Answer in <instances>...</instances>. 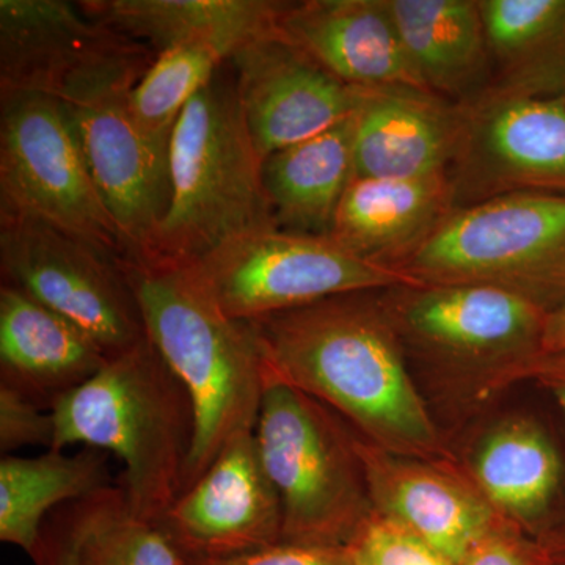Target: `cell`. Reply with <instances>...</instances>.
<instances>
[{
    "label": "cell",
    "instance_id": "6da1fadb",
    "mask_svg": "<svg viewBox=\"0 0 565 565\" xmlns=\"http://www.w3.org/2000/svg\"><path fill=\"white\" fill-rule=\"evenodd\" d=\"M381 292L338 294L250 322L264 377L315 397L377 448L456 462Z\"/></svg>",
    "mask_w": 565,
    "mask_h": 565
},
{
    "label": "cell",
    "instance_id": "7a4b0ae2",
    "mask_svg": "<svg viewBox=\"0 0 565 565\" xmlns=\"http://www.w3.org/2000/svg\"><path fill=\"white\" fill-rule=\"evenodd\" d=\"M120 263L147 337L191 393L195 438L185 490L234 437L255 433L266 388L262 349L252 323L230 318L191 264Z\"/></svg>",
    "mask_w": 565,
    "mask_h": 565
},
{
    "label": "cell",
    "instance_id": "3957f363",
    "mask_svg": "<svg viewBox=\"0 0 565 565\" xmlns=\"http://www.w3.org/2000/svg\"><path fill=\"white\" fill-rule=\"evenodd\" d=\"M51 414V449L82 445L117 456L125 465L120 486L134 514L158 525L184 487L195 408L150 338L109 356Z\"/></svg>",
    "mask_w": 565,
    "mask_h": 565
},
{
    "label": "cell",
    "instance_id": "277c9868",
    "mask_svg": "<svg viewBox=\"0 0 565 565\" xmlns=\"http://www.w3.org/2000/svg\"><path fill=\"white\" fill-rule=\"evenodd\" d=\"M222 68L174 126L169 204L141 262L196 263L232 237L274 225L263 158L248 131L233 74Z\"/></svg>",
    "mask_w": 565,
    "mask_h": 565
},
{
    "label": "cell",
    "instance_id": "5b68a950",
    "mask_svg": "<svg viewBox=\"0 0 565 565\" xmlns=\"http://www.w3.org/2000/svg\"><path fill=\"white\" fill-rule=\"evenodd\" d=\"M381 296L411 367L434 384L486 399L516 384L542 355L550 313L514 294L423 282Z\"/></svg>",
    "mask_w": 565,
    "mask_h": 565
},
{
    "label": "cell",
    "instance_id": "8992f818",
    "mask_svg": "<svg viewBox=\"0 0 565 565\" xmlns=\"http://www.w3.org/2000/svg\"><path fill=\"white\" fill-rule=\"evenodd\" d=\"M255 437L280 500L281 541L351 545L374 515L351 427L315 397L269 381Z\"/></svg>",
    "mask_w": 565,
    "mask_h": 565
},
{
    "label": "cell",
    "instance_id": "52a82bcc",
    "mask_svg": "<svg viewBox=\"0 0 565 565\" xmlns=\"http://www.w3.org/2000/svg\"><path fill=\"white\" fill-rule=\"evenodd\" d=\"M401 270L424 285L500 289L553 313L565 305V193L456 207Z\"/></svg>",
    "mask_w": 565,
    "mask_h": 565
},
{
    "label": "cell",
    "instance_id": "ba28073f",
    "mask_svg": "<svg viewBox=\"0 0 565 565\" xmlns=\"http://www.w3.org/2000/svg\"><path fill=\"white\" fill-rule=\"evenodd\" d=\"M156 54L131 41L73 77L57 96L70 111L129 258L147 255L169 204V173L137 129L131 93Z\"/></svg>",
    "mask_w": 565,
    "mask_h": 565
},
{
    "label": "cell",
    "instance_id": "9c48e42d",
    "mask_svg": "<svg viewBox=\"0 0 565 565\" xmlns=\"http://www.w3.org/2000/svg\"><path fill=\"white\" fill-rule=\"evenodd\" d=\"M0 212L40 218L128 259L63 103L40 93H0Z\"/></svg>",
    "mask_w": 565,
    "mask_h": 565
},
{
    "label": "cell",
    "instance_id": "30bf717a",
    "mask_svg": "<svg viewBox=\"0 0 565 565\" xmlns=\"http://www.w3.org/2000/svg\"><path fill=\"white\" fill-rule=\"evenodd\" d=\"M191 266L230 318L253 322L338 296L422 281L360 258L330 236L262 226L232 237Z\"/></svg>",
    "mask_w": 565,
    "mask_h": 565
},
{
    "label": "cell",
    "instance_id": "8fae6325",
    "mask_svg": "<svg viewBox=\"0 0 565 565\" xmlns=\"http://www.w3.org/2000/svg\"><path fill=\"white\" fill-rule=\"evenodd\" d=\"M2 282L57 311L117 355L147 338L120 259L28 215L0 212Z\"/></svg>",
    "mask_w": 565,
    "mask_h": 565
},
{
    "label": "cell",
    "instance_id": "7c38bea8",
    "mask_svg": "<svg viewBox=\"0 0 565 565\" xmlns=\"http://www.w3.org/2000/svg\"><path fill=\"white\" fill-rule=\"evenodd\" d=\"M460 106L462 134L448 169L455 210L508 193H565V96L490 87Z\"/></svg>",
    "mask_w": 565,
    "mask_h": 565
},
{
    "label": "cell",
    "instance_id": "4fadbf2b",
    "mask_svg": "<svg viewBox=\"0 0 565 565\" xmlns=\"http://www.w3.org/2000/svg\"><path fill=\"white\" fill-rule=\"evenodd\" d=\"M182 564L223 559L281 542L277 490L255 433L234 437L158 523Z\"/></svg>",
    "mask_w": 565,
    "mask_h": 565
},
{
    "label": "cell",
    "instance_id": "5bb4252c",
    "mask_svg": "<svg viewBox=\"0 0 565 565\" xmlns=\"http://www.w3.org/2000/svg\"><path fill=\"white\" fill-rule=\"evenodd\" d=\"M226 65L263 161L351 117L359 103L356 88L323 70L280 25L244 43Z\"/></svg>",
    "mask_w": 565,
    "mask_h": 565
},
{
    "label": "cell",
    "instance_id": "9a60e30c",
    "mask_svg": "<svg viewBox=\"0 0 565 565\" xmlns=\"http://www.w3.org/2000/svg\"><path fill=\"white\" fill-rule=\"evenodd\" d=\"M374 514L392 520L449 563L465 556L503 516L456 462L394 455L355 434Z\"/></svg>",
    "mask_w": 565,
    "mask_h": 565
},
{
    "label": "cell",
    "instance_id": "2e32d148",
    "mask_svg": "<svg viewBox=\"0 0 565 565\" xmlns=\"http://www.w3.org/2000/svg\"><path fill=\"white\" fill-rule=\"evenodd\" d=\"M280 28L292 43L349 87L429 92L405 52L388 0L288 2Z\"/></svg>",
    "mask_w": 565,
    "mask_h": 565
},
{
    "label": "cell",
    "instance_id": "e0dca14e",
    "mask_svg": "<svg viewBox=\"0 0 565 565\" xmlns=\"http://www.w3.org/2000/svg\"><path fill=\"white\" fill-rule=\"evenodd\" d=\"M356 90L353 178H418L448 172L462 134L460 104L418 88Z\"/></svg>",
    "mask_w": 565,
    "mask_h": 565
},
{
    "label": "cell",
    "instance_id": "ac0fdd59",
    "mask_svg": "<svg viewBox=\"0 0 565 565\" xmlns=\"http://www.w3.org/2000/svg\"><path fill=\"white\" fill-rule=\"evenodd\" d=\"M65 0H0V93L57 98L92 63L129 43Z\"/></svg>",
    "mask_w": 565,
    "mask_h": 565
},
{
    "label": "cell",
    "instance_id": "d6986e66",
    "mask_svg": "<svg viewBox=\"0 0 565 565\" xmlns=\"http://www.w3.org/2000/svg\"><path fill=\"white\" fill-rule=\"evenodd\" d=\"M102 345L28 294L0 286V385L51 412L106 364Z\"/></svg>",
    "mask_w": 565,
    "mask_h": 565
},
{
    "label": "cell",
    "instance_id": "ffe728a7",
    "mask_svg": "<svg viewBox=\"0 0 565 565\" xmlns=\"http://www.w3.org/2000/svg\"><path fill=\"white\" fill-rule=\"evenodd\" d=\"M452 210L448 172L353 178L329 236L366 262L401 269Z\"/></svg>",
    "mask_w": 565,
    "mask_h": 565
},
{
    "label": "cell",
    "instance_id": "44dd1931",
    "mask_svg": "<svg viewBox=\"0 0 565 565\" xmlns=\"http://www.w3.org/2000/svg\"><path fill=\"white\" fill-rule=\"evenodd\" d=\"M288 2L274 0H85L81 10L156 55L207 44L230 57L244 43L280 25Z\"/></svg>",
    "mask_w": 565,
    "mask_h": 565
},
{
    "label": "cell",
    "instance_id": "7402d4cb",
    "mask_svg": "<svg viewBox=\"0 0 565 565\" xmlns=\"http://www.w3.org/2000/svg\"><path fill=\"white\" fill-rule=\"evenodd\" d=\"M412 65L424 87L455 104L493 84L479 0H388Z\"/></svg>",
    "mask_w": 565,
    "mask_h": 565
},
{
    "label": "cell",
    "instance_id": "603a6c76",
    "mask_svg": "<svg viewBox=\"0 0 565 565\" xmlns=\"http://www.w3.org/2000/svg\"><path fill=\"white\" fill-rule=\"evenodd\" d=\"M352 115L264 159V192L277 228L329 236L353 180Z\"/></svg>",
    "mask_w": 565,
    "mask_h": 565
},
{
    "label": "cell",
    "instance_id": "cb8c5ba5",
    "mask_svg": "<svg viewBox=\"0 0 565 565\" xmlns=\"http://www.w3.org/2000/svg\"><path fill=\"white\" fill-rule=\"evenodd\" d=\"M497 90L565 96V0H479Z\"/></svg>",
    "mask_w": 565,
    "mask_h": 565
},
{
    "label": "cell",
    "instance_id": "d4e9b609",
    "mask_svg": "<svg viewBox=\"0 0 565 565\" xmlns=\"http://www.w3.org/2000/svg\"><path fill=\"white\" fill-rule=\"evenodd\" d=\"M114 486L103 449L84 446L76 455L47 449L36 457L0 460V541L35 555L47 514Z\"/></svg>",
    "mask_w": 565,
    "mask_h": 565
},
{
    "label": "cell",
    "instance_id": "484cf974",
    "mask_svg": "<svg viewBox=\"0 0 565 565\" xmlns=\"http://www.w3.org/2000/svg\"><path fill=\"white\" fill-rule=\"evenodd\" d=\"M467 473L494 511L522 530L541 520L555 500L561 462L539 424L509 416L479 440Z\"/></svg>",
    "mask_w": 565,
    "mask_h": 565
},
{
    "label": "cell",
    "instance_id": "4316f807",
    "mask_svg": "<svg viewBox=\"0 0 565 565\" xmlns=\"http://www.w3.org/2000/svg\"><path fill=\"white\" fill-rule=\"evenodd\" d=\"M228 55L207 44H189L156 55L131 93L137 129L169 173L174 126L189 102L218 73Z\"/></svg>",
    "mask_w": 565,
    "mask_h": 565
},
{
    "label": "cell",
    "instance_id": "83f0119b",
    "mask_svg": "<svg viewBox=\"0 0 565 565\" xmlns=\"http://www.w3.org/2000/svg\"><path fill=\"white\" fill-rule=\"evenodd\" d=\"M66 509L81 565H184L159 526L134 514L120 484Z\"/></svg>",
    "mask_w": 565,
    "mask_h": 565
},
{
    "label": "cell",
    "instance_id": "f1b7e54d",
    "mask_svg": "<svg viewBox=\"0 0 565 565\" xmlns=\"http://www.w3.org/2000/svg\"><path fill=\"white\" fill-rule=\"evenodd\" d=\"M351 548L356 565H455L392 520L374 514Z\"/></svg>",
    "mask_w": 565,
    "mask_h": 565
},
{
    "label": "cell",
    "instance_id": "f546056e",
    "mask_svg": "<svg viewBox=\"0 0 565 565\" xmlns=\"http://www.w3.org/2000/svg\"><path fill=\"white\" fill-rule=\"evenodd\" d=\"M54 441V418L31 399L0 385V451L13 455L25 446H47Z\"/></svg>",
    "mask_w": 565,
    "mask_h": 565
},
{
    "label": "cell",
    "instance_id": "4dcf8cb0",
    "mask_svg": "<svg viewBox=\"0 0 565 565\" xmlns=\"http://www.w3.org/2000/svg\"><path fill=\"white\" fill-rule=\"evenodd\" d=\"M189 565H356V561L351 545H307L281 541L244 555Z\"/></svg>",
    "mask_w": 565,
    "mask_h": 565
},
{
    "label": "cell",
    "instance_id": "1f68e13d",
    "mask_svg": "<svg viewBox=\"0 0 565 565\" xmlns=\"http://www.w3.org/2000/svg\"><path fill=\"white\" fill-rule=\"evenodd\" d=\"M460 565H544L533 545L512 523L494 527L465 556Z\"/></svg>",
    "mask_w": 565,
    "mask_h": 565
},
{
    "label": "cell",
    "instance_id": "d6a6232c",
    "mask_svg": "<svg viewBox=\"0 0 565 565\" xmlns=\"http://www.w3.org/2000/svg\"><path fill=\"white\" fill-rule=\"evenodd\" d=\"M31 559L35 565H81L66 505L44 523L39 548Z\"/></svg>",
    "mask_w": 565,
    "mask_h": 565
},
{
    "label": "cell",
    "instance_id": "836d02e7",
    "mask_svg": "<svg viewBox=\"0 0 565 565\" xmlns=\"http://www.w3.org/2000/svg\"><path fill=\"white\" fill-rule=\"evenodd\" d=\"M530 379L552 390L565 415V352L541 355L527 364L519 382Z\"/></svg>",
    "mask_w": 565,
    "mask_h": 565
},
{
    "label": "cell",
    "instance_id": "e575fe53",
    "mask_svg": "<svg viewBox=\"0 0 565 565\" xmlns=\"http://www.w3.org/2000/svg\"><path fill=\"white\" fill-rule=\"evenodd\" d=\"M565 352V305L546 319L542 355Z\"/></svg>",
    "mask_w": 565,
    "mask_h": 565
}]
</instances>
